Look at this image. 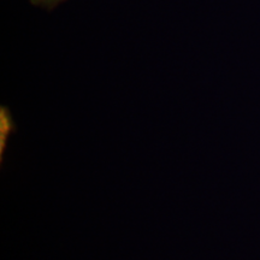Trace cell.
Listing matches in <instances>:
<instances>
[{
	"instance_id": "6da1fadb",
	"label": "cell",
	"mask_w": 260,
	"mask_h": 260,
	"mask_svg": "<svg viewBox=\"0 0 260 260\" xmlns=\"http://www.w3.org/2000/svg\"><path fill=\"white\" fill-rule=\"evenodd\" d=\"M39 2H42V3H48V2H56V0H39Z\"/></svg>"
}]
</instances>
